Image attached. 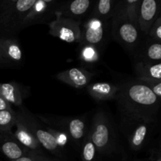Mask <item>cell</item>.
<instances>
[{"instance_id":"1","label":"cell","mask_w":161,"mask_h":161,"mask_svg":"<svg viewBox=\"0 0 161 161\" xmlns=\"http://www.w3.org/2000/svg\"><path fill=\"white\" fill-rule=\"evenodd\" d=\"M119 86L117 100L120 114L157 122L160 100L142 80H134Z\"/></svg>"},{"instance_id":"2","label":"cell","mask_w":161,"mask_h":161,"mask_svg":"<svg viewBox=\"0 0 161 161\" xmlns=\"http://www.w3.org/2000/svg\"><path fill=\"white\" fill-rule=\"evenodd\" d=\"M111 34L113 39L129 52L137 51L145 37L138 22L121 14H113L112 17Z\"/></svg>"},{"instance_id":"3","label":"cell","mask_w":161,"mask_h":161,"mask_svg":"<svg viewBox=\"0 0 161 161\" xmlns=\"http://www.w3.org/2000/svg\"><path fill=\"white\" fill-rule=\"evenodd\" d=\"M120 115L121 130L125 135L130 147L135 152L144 149L152 138L156 126L155 121Z\"/></svg>"},{"instance_id":"4","label":"cell","mask_w":161,"mask_h":161,"mask_svg":"<svg viewBox=\"0 0 161 161\" xmlns=\"http://www.w3.org/2000/svg\"><path fill=\"white\" fill-rule=\"evenodd\" d=\"M89 133L97 153L110 155L116 151L117 146L116 134L105 112L96 113Z\"/></svg>"},{"instance_id":"5","label":"cell","mask_w":161,"mask_h":161,"mask_svg":"<svg viewBox=\"0 0 161 161\" xmlns=\"http://www.w3.org/2000/svg\"><path fill=\"white\" fill-rule=\"evenodd\" d=\"M36 0H18L0 15V37H17Z\"/></svg>"},{"instance_id":"6","label":"cell","mask_w":161,"mask_h":161,"mask_svg":"<svg viewBox=\"0 0 161 161\" xmlns=\"http://www.w3.org/2000/svg\"><path fill=\"white\" fill-rule=\"evenodd\" d=\"M39 117L49 127L64 130L69 136L71 143L77 148H81L89 131L86 118L82 116L45 118L40 116Z\"/></svg>"},{"instance_id":"7","label":"cell","mask_w":161,"mask_h":161,"mask_svg":"<svg viewBox=\"0 0 161 161\" xmlns=\"http://www.w3.org/2000/svg\"><path fill=\"white\" fill-rule=\"evenodd\" d=\"M80 27L81 38L80 42L94 46L102 52L111 34V20L90 16L81 22Z\"/></svg>"},{"instance_id":"8","label":"cell","mask_w":161,"mask_h":161,"mask_svg":"<svg viewBox=\"0 0 161 161\" xmlns=\"http://www.w3.org/2000/svg\"><path fill=\"white\" fill-rule=\"evenodd\" d=\"M17 112L42 148L57 157H63V149L57 144L53 135L49 132L47 125H42L34 115L23 106L20 107V109Z\"/></svg>"},{"instance_id":"9","label":"cell","mask_w":161,"mask_h":161,"mask_svg":"<svg viewBox=\"0 0 161 161\" xmlns=\"http://www.w3.org/2000/svg\"><path fill=\"white\" fill-rule=\"evenodd\" d=\"M81 22L56 16L49 25V34L68 43H79L81 38Z\"/></svg>"},{"instance_id":"10","label":"cell","mask_w":161,"mask_h":161,"mask_svg":"<svg viewBox=\"0 0 161 161\" xmlns=\"http://www.w3.org/2000/svg\"><path fill=\"white\" fill-rule=\"evenodd\" d=\"M95 0H66L58 1L54 10V17H66L82 22L92 13Z\"/></svg>"},{"instance_id":"11","label":"cell","mask_w":161,"mask_h":161,"mask_svg":"<svg viewBox=\"0 0 161 161\" xmlns=\"http://www.w3.org/2000/svg\"><path fill=\"white\" fill-rule=\"evenodd\" d=\"M161 13V0H141L137 22L143 36H146L149 28Z\"/></svg>"},{"instance_id":"12","label":"cell","mask_w":161,"mask_h":161,"mask_svg":"<svg viewBox=\"0 0 161 161\" xmlns=\"http://www.w3.org/2000/svg\"><path fill=\"white\" fill-rule=\"evenodd\" d=\"M94 74L83 68H72L56 75V78L62 83L76 89H83L91 83Z\"/></svg>"},{"instance_id":"13","label":"cell","mask_w":161,"mask_h":161,"mask_svg":"<svg viewBox=\"0 0 161 161\" xmlns=\"http://www.w3.org/2000/svg\"><path fill=\"white\" fill-rule=\"evenodd\" d=\"M0 49L9 68L24 63V53L17 37H0Z\"/></svg>"},{"instance_id":"14","label":"cell","mask_w":161,"mask_h":161,"mask_svg":"<svg viewBox=\"0 0 161 161\" xmlns=\"http://www.w3.org/2000/svg\"><path fill=\"white\" fill-rule=\"evenodd\" d=\"M17 122L15 124L17 129L14 133L16 139L28 151L36 153L38 154H42V147L37 141V139L35 138L32 133L30 131V130L28 128V127L17 112Z\"/></svg>"},{"instance_id":"15","label":"cell","mask_w":161,"mask_h":161,"mask_svg":"<svg viewBox=\"0 0 161 161\" xmlns=\"http://www.w3.org/2000/svg\"><path fill=\"white\" fill-rule=\"evenodd\" d=\"M0 152L14 161L27 154V149L18 142L11 131L0 130Z\"/></svg>"},{"instance_id":"16","label":"cell","mask_w":161,"mask_h":161,"mask_svg":"<svg viewBox=\"0 0 161 161\" xmlns=\"http://www.w3.org/2000/svg\"><path fill=\"white\" fill-rule=\"evenodd\" d=\"M86 88L90 96L97 102L116 99L119 92L118 85L104 81L90 83Z\"/></svg>"},{"instance_id":"17","label":"cell","mask_w":161,"mask_h":161,"mask_svg":"<svg viewBox=\"0 0 161 161\" xmlns=\"http://www.w3.org/2000/svg\"><path fill=\"white\" fill-rule=\"evenodd\" d=\"M145 39L141 43L138 52L140 60L149 62L161 61V42L145 36Z\"/></svg>"},{"instance_id":"18","label":"cell","mask_w":161,"mask_h":161,"mask_svg":"<svg viewBox=\"0 0 161 161\" xmlns=\"http://www.w3.org/2000/svg\"><path fill=\"white\" fill-rule=\"evenodd\" d=\"M134 71L138 80H161L160 62H149L139 60L135 64Z\"/></svg>"},{"instance_id":"19","label":"cell","mask_w":161,"mask_h":161,"mask_svg":"<svg viewBox=\"0 0 161 161\" xmlns=\"http://www.w3.org/2000/svg\"><path fill=\"white\" fill-rule=\"evenodd\" d=\"M0 96L11 105H15L20 108L23 105V92L20 86L14 82L0 83Z\"/></svg>"},{"instance_id":"20","label":"cell","mask_w":161,"mask_h":161,"mask_svg":"<svg viewBox=\"0 0 161 161\" xmlns=\"http://www.w3.org/2000/svg\"><path fill=\"white\" fill-rule=\"evenodd\" d=\"M78 58L82 64L87 67L97 64L101 59V50L94 46L80 42L78 47Z\"/></svg>"},{"instance_id":"21","label":"cell","mask_w":161,"mask_h":161,"mask_svg":"<svg viewBox=\"0 0 161 161\" xmlns=\"http://www.w3.org/2000/svg\"><path fill=\"white\" fill-rule=\"evenodd\" d=\"M119 0H95L91 17L111 20Z\"/></svg>"},{"instance_id":"22","label":"cell","mask_w":161,"mask_h":161,"mask_svg":"<svg viewBox=\"0 0 161 161\" xmlns=\"http://www.w3.org/2000/svg\"><path fill=\"white\" fill-rule=\"evenodd\" d=\"M141 0H119L114 14H121L137 21L138 8Z\"/></svg>"},{"instance_id":"23","label":"cell","mask_w":161,"mask_h":161,"mask_svg":"<svg viewBox=\"0 0 161 161\" xmlns=\"http://www.w3.org/2000/svg\"><path fill=\"white\" fill-rule=\"evenodd\" d=\"M17 112L14 109L0 111V130L11 131L17 122Z\"/></svg>"},{"instance_id":"24","label":"cell","mask_w":161,"mask_h":161,"mask_svg":"<svg viewBox=\"0 0 161 161\" xmlns=\"http://www.w3.org/2000/svg\"><path fill=\"white\" fill-rule=\"evenodd\" d=\"M97 151L92 142L91 135L88 131L87 135L85 138L81 146V157L83 161H96Z\"/></svg>"},{"instance_id":"25","label":"cell","mask_w":161,"mask_h":161,"mask_svg":"<svg viewBox=\"0 0 161 161\" xmlns=\"http://www.w3.org/2000/svg\"><path fill=\"white\" fill-rule=\"evenodd\" d=\"M47 128H48L49 132H50V133L53 135V138H54L55 141H56L58 146H59L60 148H61L62 149H64V148L65 147L69 142H71L69 136H68V135L64 131V130H61V129L53 128V127H49V126H47Z\"/></svg>"},{"instance_id":"26","label":"cell","mask_w":161,"mask_h":161,"mask_svg":"<svg viewBox=\"0 0 161 161\" xmlns=\"http://www.w3.org/2000/svg\"><path fill=\"white\" fill-rule=\"evenodd\" d=\"M148 37L161 42V16L154 21L149 28L147 34Z\"/></svg>"},{"instance_id":"27","label":"cell","mask_w":161,"mask_h":161,"mask_svg":"<svg viewBox=\"0 0 161 161\" xmlns=\"http://www.w3.org/2000/svg\"><path fill=\"white\" fill-rule=\"evenodd\" d=\"M146 83L149 89L154 93L156 96L161 99V80H140Z\"/></svg>"},{"instance_id":"28","label":"cell","mask_w":161,"mask_h":161,"mask_svg":"<svg viewBox=\"0 0 161 161\" xmlns=\"http://www.w3.org/2000/svg\"><path fill=\"white\" fill-rule=\"evenodd\" d=\"M27 155L31 157V159L33 161H51L47 159V157H44V156H42V154H38L28 150H27Z\"/></svg>"},{"instance_id":"29","label":"cell","mask_w":161,"mask_h":161,"mask_svg":"<svg viewBox=\"0 0 161 161\" xmlns=\"http://www.w3.org/2000/svg\"><path fill=\"white\" fill-rule=\"evenodd\" d=\"M13 109L12 106L9 102H6L3 97L0 96V111H4V110H11Z\"/></svg>"},{"instance_id":"30","label":"cell","mask_w":161,"mask_h":161,"mask_svg":"<svg viewBox=\"0 0 161 161\" xmlns=\"http://www.w3.org/2000/svg\"><path fill=\"white\" fill-rule=\"evenodd\" d=\"M39 1L42 4L52 8H55L57 3H58V0H39Z\"/></svg>"},{"instance_id":"31","label":"cell","mask_w":161,"mask_h":161,"mask_svg":"<svg viewBox=\"0 0 161 161\" xmlns=\"http://www.w3.org/2000/svg\"><path fill=\"white\" fill-rule=\"evenodd\" d=\"M2 68H9V66L5 60V58H3L1 49H0V69H2Z\"/></svg>"},{"instance_id":"32","label":"cell","mask_w":161,"mask_h":161,"mask_svg":"<svg viewBox=\"0 0 161 161\" xmlns=\"http://www.w3.org/2000/svg\"><path fill=\"white\" fill-rule=\"evenodd\" d=\"M14 161H33L32 160H31V157H28V155H25V156H24V157H20V158H19V159H17V160H14Z\"/></svg>"},{"instance_id":"33","label":"cell","mask_w":161,"mask_h":161,"mask_svg":"<svg viewBox=\"0 0 161 161\" xmlns=\"http://www.w3.org/2000/svg\"><path fill=\"white\" fill-rule=\"evenodd\" d=\"M155 161H161V159H160V156H159V157H157V160H156Z\"/></svg>"}]
</instances>
